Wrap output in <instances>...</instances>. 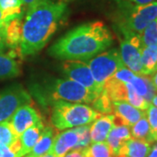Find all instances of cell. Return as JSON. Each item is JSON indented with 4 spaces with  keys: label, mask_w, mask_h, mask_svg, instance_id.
<instances>
[{
    "label": "cell",
    "mask_w": 157,
    "mask_h": 157,
    "mask_svg": "<svg viewBox=\"0 0 157 157\" xmlns=\"http://www.w3.org/2000/svg\"><path fill=\"white\" fill-rule=\"evenodd\" d=\"M7 21L5 18V16H4V13H3V11L0 7V32H3L5 31V27H6V25Z\"/></svg>",
    "instance_id": "34"
},
{
    "label": "cell",
    "mask_w": 157,
    "mask_h": 157,
    "mask_svg": "<svg viewBox=\"0 0 157 157\" xmlns=\"http://www.w3.org/2000/svg\"><path fill=\"white\" fill-rule=\"evenodd\" d=\"M151 82L153 86H154V87H155V89L157 92V71L155 73L153 74V76H152L151 78Z\"/></svg>",
    "instance_id": "37"
},
{
    "label": "cell",
    "mask_w": 157,
    "mask_h": 157,
    "mask_svg": "<svg viewBox=\"0 0 157 157\" xmlns=\"http://www.w3.org/2000/svg\"><path fill=\"white\" fill-rule=\"evenodd\" d=\"M89 157H112L113 154L106 141L94 142L87 147Z\"/></svg>",
    "instance_id": "27"
},
{
    "label": "cell",
    "mask_w": 157,
    "mask_h": 157,
    "mask_svg": "<svg viewBox=\"0 0 157 157\" xmlns=\"http://www.w3.org/2000/svg\"><path fill=\"white\" fill-rule=\"evenodd\" d=\"M19 137L16 135L11 125L8 121L0 123V143L6 146H11Z\"/></svg>",
    "instance_id": "24"
},
{
    "label": "cell",
    "mask_w": 157,
    "mask_h": 157,
    "mask_svg": "<svg viewBox=\"0 0 157 157\" xmlns=\"http://www.w3.org/2000/svg\"><path fill=\"white\" fill-rule=\"evenodd\" d=\"M114 115L113 113L101 114L98 119L90 124V140L91 143L105 141L114 127Z\"/></svg>",
    "instance_id": "13"
},
{
    "label": "cell",
    "mask_w": 157,
    "mask_h": 157,
    "mask_svg": "<svg viewBox=\"0 0 157 157\" xmlns=\"http://www.w3.org/2000/svg\"><path fill=\"white\" fill-rule=\"evenodd\" d=\"M8 48L6 41L5 33L3 32H0V54H5V52Z\"/></svg>",
    "instance_id": "33"
},
{
    "label": "cell",
    "mask_w": 157,
    "mask_h": 157,
    "mask_svg": "<svg viewBox=\"0 0 157 157\" xmlns=\"http://www.w3.org/2000/svg\"><path fill=\"white\" fill-rule=\"evenodd\" d=\"M110 136H113L121 141H127L132 138L131 131L128 126H114L109 133Z\"/></svg>",
    "instance_id": "28"
},
{
    "label": "cell",
    "mask_w": 157,
    "mask_h": 157,
    "mask_svg": "<svg viewBox=\"0 0 157 157\" xmlns=\"http://www.w3.org/2000/svg\"><path fill=\"white\" fill-rule=\"evenodd\" d=\"M32 103V97L20 85H14L0 92V123L10 121L20 107Z\"/></svg>",
    "instance_id": "8"
},
{
    "label": "cell",
    "mask_w": 157,
    "mask_h": 157,
    "mask_svg": "<svg viewBox=\"0 0 157 157\" xmlns=\"http://www.w3.org/2000/svg\"><path fill=\"white\" fill-rule=\"evenodd\" d=\"M92 104L94 109L101 114L113 113V101L103 91H101Z\"/></svg>",
    "instance_id": "26"
},
{
    "label": "cell",
    "mask_w": 157,
    "mask_h": 157,
    "mask_svg": "<svg viewBox=\"0 0 157 157\" xmlns=\"http://www.w3.org/2000/svg\"><path fill=\"white\" fill-rule=\"evenodd\" d=\"M44 128H45V126L41 121L26 129L22 135L19 136L20 145H21L20 157L27 155L32 151L33 147L36 145L37 141L39 140Z\"/></svg>",
    "instance_id": "15"
},
{
    "label": "cell",
    "mask_w": 157,
    "mask_h": 157,
    "mask_svg": "<svg viewBox=\"0 0 157 157\" xmlns=\"http://www.w3.org/2000/svg\"><path fill=\"white\" fill-rule=\"evenodd\" d=\"M65 157H89L87 154V147L84 148H74L68 152Z\"/></svg>",
    "instance_id": "32"
},
{
    "label": "cell",
    "mask_w": 157,
    "mask_h": 157,
    "mask_svg": "<svg viewBox=\"0 0 157 157\" xmlns=\"http://www.w3.org/2000/svg\"><path fill=\"white\" fill-rule=\"evenodd\" d=\"M142 76H150L157 71V45L144 46L140 54Z\"/></svg>",
    "instance_id": "17"
},
{
    "label": "cell",
    "mask_w": 157,
    "mask_h": 157,
    "mask_svg": "<svg viewBox=\"0 0 157 157\" xmlns=\"http://www.w3.org/2000/svg\"><path fill=\"white\" fill-rule=\"evenodd\" d=\"M52 105V123L59 130L88 125L101 115L93 107L80 103L55 101Z\"/></svg>",
    "instance_id": "3"
},
{
    "label": "cell",
    "mask_w": 157,
    "mask_h": 157,
    "mask_svg": "<svg viewBox=\"0 0 157 157\" xmlns=\"http://www.w3.org/2000/svg\"><path fill=\"white\" fill-rule=\"evenodd\" d=\"M113 41L112 33L104 23L88 22L61 37L52 45L49 54L65 60H88L109 48Z\"/></svg>",
    "instance_id": "2"
},
{
    "label": "cell",
    "mask_w": 157,
    "mask_h": 157,
    "mask_svg": "<svg viewBox=\"0 0 157 157\" xmlns=\"http://www.w3.org/2000/svg\"><path fill=\"white\" fill-rule=\"evenodd\" d=\"M147 157H157V143L151 148V151Z\"/></svg>",
    "instance_id": "36"
},
{
    "label": "cell",
    "mask_w": 157,
    "mask_h": 157,
    "mask_svg": "<svg viewBox=\"0 0 157 157\" xmlns=\"http://www.w3.org/2000/svg\"><path fill=\"white\" fill-rule=\"evenodd\" d=\"M146 116L155 141H157V107L153 104H149L146 110Z\"/></svg>",
    "instance_id": "29"
},
{
    "label": "cell",
    "mask_w": 157,
    "mask_h": 157,
    "mask_svg": "<svg viewBox=\"0 0 157 157\" xmlns=\"http://www.w3.org/2000/svg\"><path fill=\"white\" fill-rule=\"evenodd\" d=\"M0 157H18L11 146H6L0 143Z\"/></svg>",
    "instance_id": "31"
},
{
    "label": "cell",
    "mask_w": 157,
    "mask_h": 157,
    "mask_svg": "<svg viewBox=\"0 0 157 157\" xmlns=\"http://www.w3.org/2000/svg\"><path fill=\"white\" fill-rule=\"evenodd\" d=\"M67 5L62 0H40L28 7L22 25L18 52L22 57L42 50L66 17Z\"/></svg>",
    "instance_id": "1"
},
{
    "label": "cell",
    "mask_w": 157,
    "mask_h": 157,
    "mask_svg": "<svg viewBox=\"0 0 157 157\" xmlns=\"http://www.w3.org/2000/svg\"><path fill=\"white\" fill-rule=\"evenodd\" d=\"M112 157H113V156H112Z\"/></svg>",
    "instance_id": "44"
},
{
    "label": "cell",
    "mask_w": 157,
    "mask_h": 157,
    "mask_svg": "<svg viewBox=\"0 0 157 157\" xmlns=\"http://www.w3.org/2000/svg\"><path fill=\"white\" fill-rule=\"evenodd\" d=\"M118 157H128V156H124V155H121V156H118Z\"/></svg>",
    "instance_id": "43"
},
{
    "label": "cell",
    "mask_w": 157,
    "mask_h": 157,
    "mask_svg": "<svg viewBox=\"0 0 157 157\" xmlns=\"http://www.w3.org/2000/svg\"><path fill=\"white\" fill-rule=\"evenodd\" d=\"M23 1H24L25 5H26V6H28V7H30V6H33L35 4H37L39 1H40V0H23Z\"/></svg>",
    "instance_id": "38"
},
{
    "label": "cell",
    "mask_w": 157,
    "mask_h": 157,
    "mask_svg": "<svg viewBox=\"0 0 157 157\" xmlns=\"http://www.w3.org/2000/svg\"><path fill=\"white\" fill-rule=\"evenodd\" d=\"M55 138L54 129L51 127H45L42 134L37 141L36 145L33 147L30 155L35 157H41L50 151L51 147L52 146L53 140Z\"/></svg>",
    "instance_id": "18"
},
{
    "label": "cell",
    "mask_w": 157,
    "mask_h": 157,
    "mask_svg": "<svg viewBox=\"0 0 157 157\" xmlns=\"http://www.w3.org/2000/svg\"><path fill=\"white\" fill-rule=\"evenodd\" d=\"M113 113H114V126L128 127H132L146 114L145 111L136 108L125 101H113Z\"/></svg>",
    "instance_id": "10"
},
{
    "label": "cell",
    "mask_w": 157,
    "mask_h": 157,
    "mask_svg": "<svg viewBox=\"0 0 157 157\" xmlns=\"http://www.w3.org/2000/svg\"><path fill=\"white\" fill-rule=\"evenodd\" d=\"M127 86H128V95H127V101L130 103L132 106H134L136 108H139L140 110L146 111L148 105L150 104L142 97L140 96L133 86L130 84L129 82H127Z\"/></svg>",
    "instance_id": "25"
},
{
    "label": "cell",
    "mask_w": 157,
    "mask_h": 157,
    "mask_svg": "<svg viewBox=\"0 0 157 157\" xmlns=\"http://www.w3.org/2000/svg\"><path fill=\"white\" fill-rule=\"evenodd\" d=\"M23 0H0V7L6 20L8 22L13 18L23 17Z\"/></svg>",
    "instance_id": "22"
},
{
    "label": "cell",
    "mask_w": 157,
    "mask_h": 157,
    "mask_svg": "<svg viewBox=\"0 0 157 157\" xmlns=\"http://www.w3.org/2000/svg\"><path fill=\"white\" fill-rule=\"evenodd\" d=\"M124 37L121 42V57L125 67L136 75L142 76L141 67V49L140 34L126 30H120Z\"/></svg>",
    "instance_id": "7"
},
{
    "label": "cell",
    "mask_w": 157,
    "mask_h": 157,
    "mask_svg": "<svg viewBox=\"0 0 157 157\" xmlns=\"http://www.w3.org/2000/svg\"><path fill=\"white\" fill-rule=\"evenodd\" d=\"M142 47L157 45V18L152 21L140 34Z\"/></svg>",
    "instance_id": "23"
},
{
    "label": "cell",
    "mask_w": 157,
    "mask_h": 157,
    "mask_svg": "<svg viewBox=\"0 0 157 157\" xmlns=\"http://www.w3.org/2000/svg\"><path fill=\"white\" fill-rule=\"evenodd\" d=\"M22 17L13 18L6 23L4 33L8 47L13 49L19 47L22 37Z\"/></svg>",
    "instance_id": "16"
},
{
    "label": "cell",
    "mask_w": 157,
    "mask_h": 157,
    "mask_svg": "<svg viewBox=\"0 0 157 157\" xmlns=\"http://www.w3.org/2000/svg\"><path fill=\"white\" fill-rule=\"evenodd\" d=\"M99 94L86 88L72 79L54 78L45 86L44 101L51 103L55 101H64L73 103L92 104Z\"/></svg>",
    "instance_id": "5"
},
{
    "label": "cell",
    "mask_w": 157,
    "mask_h": 157,
    "mask_svg": "<svg viewBox=\"0 0 157 157\" xmlns=\"http://www.w3.org/2000/svg\"><path fill=\"white\" fill-rule=\"evenodd\" d=\"M135 75V73L131 70H129L128 68H127L126 67H123L121 69H119L111 78H115V79L122 81V82H129Z\"/></svg>",
    "instance_id": "30"
},
{
    "label": "cell",
    "mask_w": 157,
    "mask_h": 157,
    "mask_svg": "<svg viewBox=\"0 0 157 157\" xmlns=\"http://www.w3.org/2000/svg\"><path fill=\"white\" fill-rule=\"evenodd\" d=\"M151 143H148L145 140L131 138L124 142L119 151L118 156L147 157L151 151Z\"/></svg>",
    "instance_id": "14"
},
{
    "label": "cell",
    "mask_w": 157,
    "mask_h": 157,
    "mask_svg": "<svg viewBox=\"0 0 157 157\" xmlns=\"http://www.w3.org/2000/svg\"><path fill=\"white\" fill-rule=\"evenodd\" d=\"M85 61L88 65L95 82L101 89L119 69L125 67L121 53L116 48L101 52Z\"/></svg>",
    "instance_id": "6"
},
{
    "label": "cell",
    "mask_w": 157,
    "mask_h": 157,
    "mask_svg": "<svg viewBox=\"0 0 157 157\" xmlns=\"http://www.w3.org/2000/svg\"><path fill=\"white\" fill-rule=\"evenodd\" d=\"M128 1L135 5H146L152 2H155L157 0H128Z\"/></svg>",
    "instance_id": "35"
},
{
    "label": "cell",
    "mask_w": 157,
    "mask_h": 157,
    "mask_svg": "<svg viewBox=\"0 0 157 157\" xmlns=\"http://www.w3.org/2000/svg\"><path fill=\"white\" fill-rule=\"evenodd\" d=\"M41 157H55L54 155H52V154H50V153H47V154H45V155H42Z\"/></svg>",
    "instance_id": "40"
},
{
    "label": "cell",
    "mask_w": 157,
    "mask_h": 157,
    "mask_svg": "<svg viewBox=\"0 0 157 157\" xmlns=\"http://www.w3.org/2000/svg\"><path fill=\"white\" fill-rule=\"evenodd\" d=\"M79 140V127L65 130L55 135L48 153L55 157H65L68 152L76 148Z\"/></svg>",
    "instance_id": "12"
},
{
    "label": "cell",
    "mask_w": 157,
    "mask_h": 157,
    "mask_svg": "<svg viewBox=\"0 0 157 157\" xmlns=\"http://www.w3.org/2000/svg\"><path fill=\"white\" fill-rule=\"evenodd\" d=\"M129 83L147 102H151L153 97L155 95L156 91L152 84L151 79L147 78V76H140L135 74L133 78L129 81Z\"/></svg>",
    "instance_id": "19"
},
{
    "label": "cell",
    "mask_w": 157,
    "mask_h": 157,
    "mask_svg": "<svg viewBox=\"0 0 157 157\" xmlns=\"http://www.w3.org/2000/svg\"><path fill=\"white\" fill-rule=\"evenodd\" d=\"M25 157H35V156L32 155H26V156H25Z\"/></svg>",
    "instance_id": "41"
},
{
    "label": "cell",
    "mask_w": 157,
    "mask_h": 157,
    "mask_svg": "<svg viewBox=\"0 0 157 157\" xmlns=\"http://www.w3.org/2000/svg\"><path fill=\"white\" fill-rule=\"evenodd\" d=\"M62 1H64L65 3H67L68 1H71V0H62Z\"/></svg>",
    "instance_id": "42"
},
{
    "label": "cell",
    "mask_w": 157,
    "mask_h": 157,
    "mask_svg": "<svg viewBox=\"0 0 157 157\" xmlns=\"http://www.w3.org/2000/svg\"><path fill=\"white\" fill-rule=\"evenodd\" d=\"M130 131H131L132 138L145 140L148 143H153L155 141V138L152 133L146 114L132 126V128L130 129Z\"/></svg>",
    "instance_id": "20"
},
{
    "label": "cell",
    "mask_w": 157,
    "mask_h": 157,
    "mask_svg": "<svg viewBox=\"0 0 157 157\" xmlns=\"http://www.w3.org/2000/svg\"><path fill=\"white\" fill-rule=\"evenodd\" d=\"M39 121H41L40 114L35 108L30 106V104L19 107L9 121L14 132L18 137L26 129Z\"/></svg>",
    "instance_id": "11"
},
{
    "label": "cell",
    "mask_w": 157,
    "mask_h": 157,
    "mask_svg": "<svg viewBox=\"0 0 157 157\" xmlns=\"http://www.w3.org/2000/svg\"><path fill=\"white\" fill-rule=\"evenodd\" d=\"M152 104L154 105V106H155V107H157V94H155V95L153 97V99H152Z\"/></svg>",
    "instance_id": "39"
},
{
    "label": "cell",
    "mask_w": 157,
    "mask_h": 157,
    "mask_svg": "<svg viewBox=\"0 0 157 157\" xmlns=\"http://www.w3.org/2000/svg\"><path fill=\"white\" fill-rule=\"evenodd\" d=\"M64 74L90 91L100 94L102 91L95 82L88 65L85 60H65L62 64Z\"/></svg>",
    "instance_id": "9"
},
{
    "label": "cell",
    "mask_w": 157,
    "mask_h": 157,
    "mask_svg": "<svg viewBox=\"0 0 157 157\" xmlns=\"http://www.w3.org/2000/svg\"><path fill=\"white\" fill-rule=\"evenodd\" d=\"M118 6L120 30L140 34L157 18V1L146 5H135L128 1L118 0Z\"/></svg>",
    "instance_id": "4"
},
{
    "label": "cell",
    "mask_w": 157,
    "mask_h": 157,
    "mask_svg": "<svg viewBox=\"0 0 157 157\" xmlns=\"http://www.w3.org/2000/svg\"><path fill=\"white\" fill-rule=\"evenodd\" d=\"M19 73V65L13 58L6 54H0V79L14 78Z\"/></svg>",
    "instance_id": "21"
}]
</instances>
